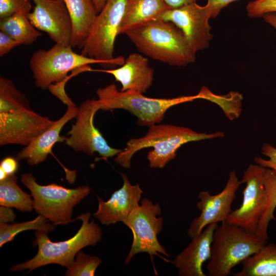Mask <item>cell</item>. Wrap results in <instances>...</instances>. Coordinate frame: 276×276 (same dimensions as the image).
<instances>
[{
	"instance_id": "cell-20",
	"label": "cell",
	"mask_w": 276,
	"mask_h": 276,
	"mask_svg": "<svg viewBox=\"0 0 276 276\" xmlns=\"http://www.w3.org/2000/svg\"><path fill=\"white\" fill-rule=\"evenodd\" d=\"M171 9L165 0H126L119 35L148 21L158 19Z\"/></svg>"
},
{
	"instance_id": "cell-27",
	"label": "cell",
	"mask_w": 276,
	"mask_h": 276,
	"mask_svg": "<svg viewBox=\"0 0 276 276\" xmlns=\"http://www.w3.org/2000/svg\"><path fill=\"white\" fill-rule=\"evenodd\" d=\"M48 221L44 217L38 215L35 219L31 221L0 224V247L12 241L17 234L25 231H41L48 233L53 231L55 225Z\"/></svg>"
},
{
	"instance_id": "cell-8",
	"label": "cell",
	"mask_w": 276,
	"mask_h": 276,
	"mask_svg": "<svg viewBox=\"0 0 276 276\" xmlns=\"http://www.w3.org/2000/svg\"><path fill=\"white\" fill-rule=\"evenodd\" d=\"M90 64L106 65L103 61L76 53L71 46L57 43L49 50L35 51L29 61L35 85L42 90L66 79L69 72Z\"/></svg>"
},
{
	"instance_id": "cell-6",
	"label": "cell",
	"mask_w": 276,
	"mask_h": 276,
	"mask_svg": "<svg viewBox=\"0 0 276 276\" xmlns=\"http://www.w3.org/2000/svg\"><path fill=\"white\" fill-rule=\"evenodd\" d=\"M96 94L100 110H127L137 118L139 125L148 127L163 121L170 107L199 99L198 94L168 99L149 98L133 90H119L114 84L99 88Z\"/></svg>"
},
{
	"instance_id": "cell-36",
	"label": "cell",
	"mask_w": 276,
	"mask_h": 276,
	"mask_svg": "<svg viewBox=\"0 0 276 276\" xmlns=\"http://www.w3.org/2000/svg\"><path fill=\"white\" fill-rule=\"evenodd\" d=\"M197 0H165L167 5L171 8H176L185 5L196 2Z\"/></svg>"
},
{
	"instance_id": "cell-12",
	"label": "cell",
	"mask_w": 276,
	"mask_h": 276,
	"mask_svg": "<svg viewBox=\"0 0 276 276\" xmlns=\"http://www.w3.org/2000/svg\"><path fill=\"white\" fill-rule=\"evenodd\" d=\"M100 110L98 100L88 99L78 107L76 121L68 132L66 144L76 151H82L88 155L95 152L103 157L117 155L122 150L111 147L102 133L95 126L94 118Z\"/></svg>"
},
{
	"instance_id": "cell-39",
	"label": "cell",
	"mask_w": 276,
	"mask_h": 276,
	"mask_svg": "<svg viewBox=\"0 0 276 276\" xmlns=\"http://www.w3.org/2000/svg\"><path fill=\"white\" fill-rule=\"evenodd\" d=\"M8 176L7 174L2 169H0V181L6 179Z\"/></svg>"
},
{
	"instance_id": "cell-9",
	"label": "cell",
	"mask_w": 276,
	"mask_h": 276,
	"mask_svg": "<svg viewBox=\"0 0 276 276\" xmlns=\"http://www.w3.org/2000/svg\"><path fill=\"white\" fill-rule=\"evenodd\" d=\"M126 0H107L97 14L81 54L105 62L106 65H122V56L114 57V44L124 13Z\"/></svg>"
},
{
	"instance_id": "cell-37",
	"label": "cell",
	"mask_w": 276,
	"mask_h": 276,
	"mask_svg": "<svg viewBox=\"0 0 276 276\" xmlns=\"http://www.w3.org/2000/svg\"><path fill=\"white\" fill-rule=\"evenodd\" d=\"M262 17L276 30V12L265 14Z\"/></svg>"
},
{
	"instance_id": "cell-29",
	"label": "cell",
	"mask_w": 276,
	"mask_h": 276,
	"mask_svg": "<svg viewBox=\"0 0 276 276\" xmlns=\"http://www.w3.org/2000/svg\"><path fill=\"white\" fill-rule=\"evenodd\" d=\"M31 8L29 0H0V19L21 11L29 13Z\"/></svg>"
},
{
	"instance_id": "cell-3",
	"label": "cell",
	"mask_w": 276,
	"mask_h": 276,
	"mask_svg": "<svg viewBox=\"0 0 276 276\" xmlns=\"http://www.w3.org/2000/svg\"><path fill=\"white\" fill-rule=\"evenodd\" d=\"M146 134L140 138H133L126 147L117 155L115 162L125 168L131 166L132 156L139 150L152 147L147 158L152 168H163L176 156V151L182 145L201 140L223 137L224 133L217 131L213 133H199L189 128L168 124L152 125Z\"/></svg>"
},
{
	"instance_id": "cell-24",
	"label": "cell",
	"mask_w": 276,
	"mask_h": 276,
	"mask_svg": "<svg viewBox=\"0 0 276 276\" xmlns=\"http://www.w3.org/2000/svg\"><path fill=\"white\" fill-rule=\"evenodd\" d=\"M0 205L14 208L22 212H29L34 209L32 195L19 187L15 174L0 181Z\"/></svg>"
},
{
	"instance_id": "cell-13",
	"label": "cell",
	"mask_w": 276,
	"mask_h": 276,
	"mask_svg": "<svg viewBox=\"0 0 276 276\" xmlns=\"http://www.w3.org/2000/svg\"><path fill=\"white\" fill-rule=\"evenodd\" d=\"M65 84L58 83L51 85V93L67 105L65 113L47 130L38 136L28 145L25 146L16 156L18 160H26L30 165L40 164L52 153L54 145L57 142H63L66 137L60 136L63 126L71 120L76 118L78 107L66 95L64 90Z\"/></svg>"
},
{
	"instance_id": "cell-5",
	"label": "cell",
	"mask_w": 276,
	"mask_h": 276,
	"mask_svg": "<svg viewBox=\"0 0 276 276\" xmlns=\"http://www.w3.org/2000/svg\"><path fill=\"white\" fill-rule=\"evenodd\" d=\"M267 243L256 234L226 220L215 229L206 269L210 276H227L232 269Z\"/></svg>"
},
{
	"instance_id": "cell-18",
	"label": "cell",
	"mask_w": 276,
	"mask_h": 276,
	"mask_svg": "<svg viewBox=\"0 0 276 276\" xmlns=\"http://www.w3.org/2000/svg\"><path fill=\"white\" fill-rule=\"evenodd\" d=\"M218 226L217 223L207 225L206 228L192 238L189 245L175 257L173 263L179 275H206L202 267L211 257L214 233Z\"/></svg>"
},
{
	"instance_id": "cell-34",
	"label": "cell",
	"mask_w": 276,
	"mask_h": 276,
	"mask_svg": "<svg viewBox=\"0 0 276 276\" xmlns=\"http://www.w3.org/2000/svg\"><path fill=\"white\" fill-rule=\"evenodd\" d=\"M17 159L12 157H6L3 159L0 164V169L9 176L15 174L18 168Z\"/></svg>"
},
{
	"instance_id": "cell-11",
	"label": "cell",
	"mask_w": 276,
	"mask_h": 276,
	"mask_svg": "<svg viewBox=\"0 0 276 276\" xmlns=\"http://www.w3.org/2000/svg\"><path fill=\"white\" fill-rule=\"evenodd\" d=\"M266 168L250 164L244 172L241 181L245 184L241 206L232 211L226 221L245 231L256 234L259 220L267 203L265 187Z\"/></svg>"
},
{
	"instance_id": "cell-4",
	"label": "cell",
	"mask_w": 276,
	"mask_h": 276,
	"mask_svg": "<svg viewBox=\"0 0 276 276\" xmlns=\"http://www.w3.org/2000/svg\"><path fill=\"white\" fill-rule=\"evenodd\" d=\"M90 215L89 212H87L75 219L81 220L82 224L77 233L66 240L54 242L49 239L48 233L36 231L33 244L38 246L36 255L30 260L13 266L10 270L31 271L51 264L66 268L71 266L81 249L88 246H95L101 240L102 229L94 220L89 222Z\"/></svg>"
},
{
	"instance_id": "cell-21",
	"label": "cell",
	"mask_w": 276,
	"mask_h": 276,
	"mask_svg": "<svg viewBox=\"0 0 276 276\" xmlns=\"http://www.w3.org/2000/svg\"><path fill=\"white\" fill-rule=\"evenodd\" d=\"M69 13L72 33L71 46L81 49L98 14L91 0H63Z\"/></svg>"
},
{
	"instance_id": "cell-31",
	"label": "cell",
	"mask_w": 276,
	"mask_h": 276,
	"mask_svg": "<svg viewBox=\"0 0 276 276\" xmlns=\"http://www.w3.org/2000/svg\"><path fill=\"white\" fill-rule=\"evenodd\" d=\"M261 152L268 159L256 157L254 159L255 162L257 164L272 169L276 173V148L268 143H264L262 147Z\"/></svg>"
},
{
	"instance_id": "cell-35",
	"label": "cell",
	"mask_w": 276,
	"mask_h": 276,
	"mask_svg": "<svg viewBox=\"0 0 276 276\" xmlns=\"http://www.w3.org/2000/svg\"><path fill=\"white\" fill-rule=\"evenodd\" d=\"M16 215L11 208L3 205L0 206V224L13 223Z\"/></svg>"
},
{
	"instance_id": "cell-38",
	"label": "cell",
	"mask_w": 276,
	"mask_h": 276,
	"mask_svg": "<svg viewBox=\"0 0 276 276\" xmlns=\"http://www.w3.org/2000/svg\"><path fill=\"white\" fill-rule=\"evenodd\" d=\"M98 14L102 9L107 0H91Z\"/></svg>"
},
{
	"instance_id": "cell-2",
	"label": "cell",
	"mask_w": 276,
	"mask_h": 276,
	"mask_svg": "<svg viewBox=\"0 0 276 276\" xmlns=\"http://www.w3.org/2000/svg\"><path fill=\"white\" fill-rule=\"evenodd\" d=\"M125 34L140 52L154 60L176 66L195 61L196 53L181 30L172 22L151 20Z\"/></svg>"
},
{
	"instance_id": "cell-25",
	"label": "cell",
	"mask_w": 276,
	"mask_h": 276,
	"mask_svg": "<svg viewBox=\"0 0 276 276\" xmlns=\"http://www.w3.org/2000/svg\"><path fill=\"white\" fill-rule=\"evenodd\" d=\"M199 99H203L217 104L230 120L238 118L242 111V95L231 91L225 95H218L208 88L202 86L198 94Z\"/></svg>"
},
{
	"instance_id": "cell-19",
	"label": "cell",
	"mask_w": 276,
	"mask_h": 276,
	"mask_svg": "<svg viewBox=\"0 0 276 276\" xmlns=\"http://www.w3.org/2000/svg\"><path fill=\"white\" fill-rule=\"evenodd\" d=\"M112 75L122 85L121 90H133L143 94L152 84L154 70L148 63V58L133 53L125 59L120 67L110 70H93Z\"/></svg>"
},
{
	"instance_id": "cell-22",
	"label": "cell",
	"mask_w": 276,
	"mask_h": 276,
	"mask_svg": "<svg viewBox=\"0 0 276 276\" xmlns=\"http://www.w3.org/2000/svg\"><path fill=\"white\" fill-rule=\"evenodd\" d=\"M239 272L235 276H276V245H265L260 250L243 262Z\"/></svg>"
},
{
	"instance_id": "cell-26",
	"label": "cell",
	"mask_w": 276,
	"mask_h": 276,
	"mask_svg": "<svg viewBox=\"0 0 276 276\" xmlns=\"http://www.w3.org/2000/svg\"><path fill=\"white\" fill-rule=\"evenodd\" d=\"M265 187L267 195V203L259 220L256 235L265 240L268 239L267 229L270 221L275 219L276 208V173L267 168L265 178Z\"/></svg>"
},
{
	"instance_id": "cell-30",
	"label": "cell",
	"mask_w": 276,
	"mask_h": 276,
	"mask_svg": "<svg viewBox=\"0 0 276 276\" xmlns=\"http://www.w3.org/2000/svg\"><path fill=\"white\" fill-rule=\"evenodd\" d=\"M246 11L250 18L262 17L265 14L276 12V0H254L248 3Z\"/></svg>"
},
{
	"instance_id": "cell-40",
	"label": "cell",
	"mask_w": 276,
	"mask_h": 276,
	"mask_svg": "<svg viewBox=\"0 0 276 276\" xmlns=\"http://www.w3.org/2000/svg\"><path fill=\"white\" fill-rule=\"evenodd\" d=\"M53 1H63V0H53Z\"/></svg>"
},
{
	"instance_id": "cell-32",
	"label": "cell",
	"mask_w": 276,
	"mask_h": 276,
	"mask_svg": "<svg viewBox=\"0 0 276 276\" xmlns=\"http://www.w3.org/2000/svg\"><path fill=\"white\" fill-rule=\"evenodd\" d=\"M20 44L9 35L0 31V56L3 57Z\"/></svg>"
},
{
	"instance_id": "cell-10",
	"label": "cell",
	"mask_w": 276,
	"mask_h": 276,
	"mask_svg": "<svg viewBox=\"0 0 276 276\" xmlns=\"http://www.w3.org/2000/svg\"><path fill=\"white\" fill-rule=\"evenodd\" d=\"M160 214L161 208L158 203L153 204L148 199L144 198L124 223L133 235L132 243L125 260V264L129 263L135 255L140 252H147L151 256L160 254L169 257L157 239L163 225V218L157 217Z\"/></svg>"
},
{
	"instance_id": "cell-15",
	"label": "cell",
	"mask_w": 276,
	"mask_h": 276,
	"mask_svg": "<svg viewBox=\"0 0 276 276\" xmlns=\"http://www.w3.org/2000/svg\"><path fill=\"white\" fill-rule=\"evenodd\" d=\"M241 184L236 171L233 170L229 172L226 186L221 192L214 195H211L209 191L199 193V201L196 206L201 213L192 221L188 230L187 234L191 238L200 234L209 224L226 220L232 212L231 205Z\"/></svg>"
},
{
	"instance_id": "cell-7",
	"label": "cell",
	"mask_w": 276,
	"mask_h": 276,
	"mask_svg": "<svg viewBox=\"0 0 276 276\" xmlns=\"http://www.w3.org/2000/svg\"><path fill=\"white\" fill-rule=\"evenodd\" d=\"M20 181L31 192L36 213L55 225L75 220H72L73 208L91 190L88 186L70 189L55 183L41 185L31 173L22 174Z\"/></svg>"
},
{
	"instance_id": "cell-33",
	"label": "cell",
	"mask_w": 276,
	"mask_h": 276,
	"mask_svg": "<svg viewBox=\"0 0 276 276\" xmlns=\"http://www.w3.org/2000/svg\"><path fill=\"white\" fill-rule=\"evenodd\" d=\"M239 0H208L206 5L209 8L212 18L217 17L221 10L229 4Z\"/></svg>"
},
{
	"instance_id": "cell-16",
	"label": "cell",
	"mask_w": 276,
	"mask_h": 276,
	"mask_svg": "<svg viewBox=\"0 0 276 276\" xmlns=\"http://www.w3.org/2000/svg\"><path fill=\"white\" fill-rule=\"evenodd\" d=\"M32 1L35 6L28 17L33 26L47 33L56 43L71 46L72 25L63 1Z\"/></svg>"
},
{
	"instance_id": "cell-17",
	"label": "cell",
	"mask_w": 276,
	"mask_h": 276,
	"mask_svg": "<svg viewBox=\"0 0 276 276\" xmlns=\"http://www.w3.org/2000/svg\"><path fill=\"white\" fill-rule=\"evenodd\" d=\"M121 175L123 186L114 191L109 199L104 201L98 197V208L94 216L103 225H109L119 222L124 223L140 205L143 191L139 184L132 185L126 174L122 173Z\"/></svg>"
},
{
	"instance_id": "cell-1",
	"label": "cell",
	"mask_w": 276,
	"mask_h": 276,
	"mask_svg": "<svg viewBox=\"0 0 276 276\" xmlns=\"http://www.w3.org/2000/svg\"><path fill=\"white\" fill-rule=\"evenodd\" d=\"M55 121L34 111L10 79L0 77V145L26 146Z\"/></svg>"
},
{
	"instance_id": "cell-28",
	"label": "cell",
	"mask_w": 276,
	"mask_h": 276,
	"mask_svg": "<svg viewBox=\"0 0 276 276\" xmlns=\"http://www.w3.org/2000/svg\"><path fill=\"white\" fill-rule=\"evenodd\" d=\"M98 257L90 256L79 251L71 266L67 268L66 276H94L97 267L101 263Z\"/></svg>"
},
{
	"instance_id": "cell-14",
	"label": "cell",
	"mask_w": 276,
	"mask_h": 276,
	"mask_svg": "<svg viewBox=\"0 0 276 276\" xmlns=\"http://www.w3.org/2000/svg\"><path fill=\"white\" fill-rule=\"evenodd\" d=\"M211 11L205 5L196 2L171 8L164 12L158 19L172 22L183 32L189 44L197 53L209 47L213 35L209 19Z\"/></svg>"
},
{
	"instance_id": "cell-23",
	"label": "cell",
	"mask_w": 276,
	"mask_h": 276,
	"mask_svg": "<svg viewBox=\"0 0 276 276\" xmlns=\"http://www.w3.org/2000/svg\"><path fill=\"white\" fill-rule=\"evenodd\" d=\"M28 13L21 11L0 19V30L18 41L20 45H30L41 36L28 17Z\"/></svg>"
}]
</instances>
